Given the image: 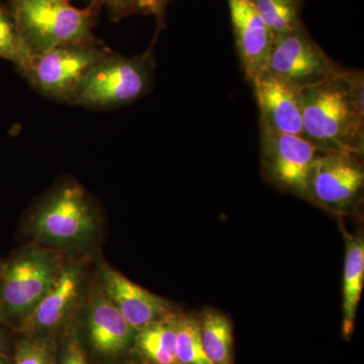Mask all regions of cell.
Masks as SVG:
<instances>
[{
	"mask_svg": "<svg viewBox=\"0 0 364 364\" xmlns=\"http://www.w3.org/2000/svg\"><path fill=\"white\" fill-rule=\"evenodd\" d=\"M364 76L342 69L336 75L299 90L303 136L318 151L363 155Z\"/></svg>",
	"mask_w": 364,
	"mask_h": 364,
	"instance_id": "1",
	"label": "cell"
},
{
	"mask_svg": "<svg viewBox=\"0 0 364 364\" xmlns=\"http://www.w3.org/2000/svg\"><path fill=\"white\" fill-rule=\"evenodd\" d=\"M33 54L74 43L92 42L102 7L95 0L78 9L68 0H6Z\"/></svg>",
	"mask_w": 364,
	"mask_h": 364,
	"instance_id": "2",
	"label": "cell"
},
{
	"mask_svg": "<svg viewBox=\"0 0 364 364\" xmlns=\"http://www.w3.org/2000/svg\"><path fill=\"white\" fill-rule=\"evenodd\" d=\"M154 70L153 45L134 57L112 51L87 72L70 105L105 111L134 104L150 92Z\"/></svg>",
	"mask_w": 364,
	"mask_h": 364,
	"instance_id": "3",
	"label": "cell"
},
{
	"mask_svg": "<svg viewBox=\"0 0 364 364\" xmlns=\"http://www.w3.org/2000/svg\"><path fill=\"white\" fill-rule=\"evenodd\" d=\"M112 51L100 39L59 46L33 55L23 77L46 97L70 105L87 72Z\"/></svg>",
	"mask_w": 364,
	"mask_h": 364,
	"instance_id": "4",
	"label": "cell"
},
{
	"mask_svg": "<svg viewBox=\"0 0 364 364\" xmlns=\"http://www.w3.org/2000/svg\"><path fill=\"white\" fill-rule=\"evenodd\" d=\"M57 255L32 248L14 258L0 277V311L7 318L30 316L58 279Z\"/></svg>",
	"mask_w": 364,
	"mask_h": 364,
	"instance_id": "5",
	"label": "cell"
},
{
	"mask_svg": "<svg viewBox=\"0 0 364 364\" xmlns=\"http://www.w3.org/2000/svg\"><path fill=\"white\" fill-rule=\"evenodd\" d=\"M363 155L318 151L309 179V202L335 215L353 212L363 200Z\"/></svg>",
	"mask_w": 364,
	"mask_h": 364,
	"instance_id": "6",
	"label": "cell"
},
{
	"mask_svg": "<svg viewBox=\"0 0 364 364\" xmlns=\"http://www.w3.org/2000/svg\"><path fill=\"white\" fill-rule=\"evenodd\" d=\"M261 168L279 191L309 202V179L318 150L301 135L260 126Z\"/></svg>",
	"mask_w": 364,
	"mask_h": 364,
	"instance_id": "7",
	"label": "cell"
},
{
	"mask_svg": "<svg viewBox=\"0 0 364 364\" xmlns=\"http://www.w3.org/2000/svg\"><path fill=\"white\" fill-rule=\"evenodd\" d=\"M97 218L85 188L67 181L43 200L35 218L33 229L42 240L58 245L85 240L95 229Z\"/></svg>",
	"mask_w": 364,
	"mask_h": 364,
	"instance_id": "8",
	"label": "cell"
},
{
	"mask_svg": "<svg viewBox=\"0 0 364 364\" xmlns=\"http://www.w3.org/2000/svg\"><path fill=\"white\" fill-rule=\"evenodd\" d=\"M343 69L316 43L305 26L273 43L268 71L304 88L333 77Z\"/></svg>",
	"mask_w": 364,
	"mask_h": 364,
	"instance_id": "9",
	"label": "cell"
},
{
	"mask_svg": "<svg viewBox=\"0 0 364 364\" xmlns=\"http://www.w3.org/2000/svg\"><path fill=\"white\" fill-rule=\"evenodd\" d=\"M235 46L249 83L268 70L273 40L253 0H227Z\"/></svg>",
	"mask_w": 364,
	"mask_h": 364,
	"instance_id": "10",
	"label": "cell"
},
{
	"mask_svg": "<svg viewBox=\"0 0 364 364\" xmlns=\"http://www.w3.org/2000/svg\"><path fill=\"white\" fill-rule=\"evenodd\" d=\"M260 114V126L282 133L303 136L299 88L263 72L250 82Z\"/></svg>",
	"mask_w": 364,
	"mask_h": 364,
	"instance_id": "11",
	"label": "cell"
},
{
	"mask_svg": "<svg viewBox=\"0 0 364 364\" xmlns=\"http://www.w3.org/2000/svg\"><path fill=\"white\" fill-rule=\"evenodd\" d=\"M102 280L107 298L136 331L172 314L171 306L165 299L131 282L117 270L105 268Z\"/></svg>",
	"mask_w": 364,
	"mask_h": 364,
	"instance_id": "12",
	"label": "cell"
},
{
	"mask_svg": "<svg viewBox=\"0 0 364 364\" xmlns=\"http://www.w3.org/2000/svg\"><path fill=\"white\" fill-rule=\"evenodd\" d=\"M87 328L91 346L105 358H119L135 344L136 330L109 298L95 299L88 315Z\"/></svg>",
	"mask_w": 364,
	"mask_h": 364,
	"instance_id": "13",
	"label": "cell"
},
{
	"mask_svg": "<svg viewBox=\"0 0 364 364\" xmlns=\"http://www.w3.org/2000/svg\"><path fill=\"white\" fill-rule=\"evenodd\" d=\"M79 282L77 268H63L54 286L26 318V325L37 331H49L58 327L77 298Z\"/></svg>",
	"mask_w": 364,
	"mask_h": 364,
	"instance_id": "14",
	"label": "cell"
},
{
	"mask_svg": "<svg viewBox=\"0 0 364 364\" xmlns=\"http://www.w3.org/2000/svg\"><path fill=\"white\" fill-rule=\"evenodd\" d=\"M345 263L343 277V337L353 334L356 312L364 284V239L363 234L345 231Z\"/></svg>",
	"mask_w": 364,
	"mask_h": 364,
	"instance_id": "15",
	"label": "cell"
},
{
	"mask_svg": "<svg viewBox=\"0 0 364 364\" xmlns=\"http://www.w3.org/2000/svg\"><path fill=\"white\" fill-rule=\"evenodd\" d=\"M177 316L169 314L136 331V349L150 364H179L176 356Z\"/></svg>",
	"mask_w": 364,
	"mask_h": 364,
	"instance_id": "16",
	"label": "cell"
},
{
	"mask_svg": "<svg viewBox=\"0 0 364 364\" xmlns=\"http://www.w3.org/2000/svg\"><path fill=\"white\" fill-rule=\"evenodd\" d=\"M203 349L212 364H234L233 329L229 318L214 309L198 317Z\"/></svg>",
	"mask_w": 364,
	"mask_h": 364,
	"instance_id": "17",
	"label": "cell"
},
{
	"mask_svg": "<svg viewBox=\"0 0 364 364\" xmlns=\"http://www.w3.org/2000/svg\"><path fill=\"white\" fill-rule=\"evenodd\" d=\"M267 25L273 43L303 28L301 7L303 0H253Z\"/></svg>",
	"mask_w": 364,
	"mask_h": 364,
	"instance_id": "18",
	"label": "cell"
},
{
	"mask_svg": "<svg viewBox=\"0 0 364 364\" xmlns=\"http://www.w3.org/2000/svg\"><path fill=\"white\" fill-rule=\"evenodd\" d=\"M33 57L6 0H0V59L11 62L23 76L32 64Z\"/></svg>",
	"mask_w": 364,
	"mask_h": 364,
	"instance_id": "19",
	"label": "cell"
},
{
	"mask_svg": "<svg viewBox=\"0 0 364 364\" xmlns=\"http://www.w3.org/2000/svg\"><path fill=\"white\" fill-rule=\"evenodd\" d=\"M176 356L179 364H212L203 349L198 317L177 316Z\"/></svg>",
	"mask_w": 364,
	"mask_h": 364,
	"instance_id": "20",
	"label": "cell"
},
{
	"mask_svg": "<svg viewBox=\"0 0 364 364\" xmlns=\"http://www.w3.org/2000/svg\"><path fill=\"white\" fill-rule=\"evenodd\" d=\"M14 364H55L51 344L43 338L23 340L16 349Z\"/></svg>",
	"mask_w": 364,
	"mask_h": 364,
	"instance_id": "21",
	"label": "cell"
},
{
	"mask_svg": "<svg viewBox=\"0 0 364 364\" xmlns=\"http://www.w3.org/2000/svg\"><path fill=\"white\" fill-rule=\"evenodd\" d=\"M109 14L112 21H119L136 13L134 0H95Z\"/></svg>",
	"mask_w": 364,
	"mask_h": 364,
	"instance_id": "22",
	"label": "cell"
},
{
	"mask_svg": "<svg viewBox=\"0 0 364 364\" xmlns=\"http://www.w3.org/2000/svg\"><path fill=\"white\" fill-rule=\"evenodd\" d=\"M136 13L155 16L158 30L165 26V14L170 0H134Z\"/></svg>",
	"mask_w": 364,
	"mask_h": 364,
	"instance_id": "23",
	"label": "cell"
},
{
	"mask_svg": "<svg viewBox=\"0 0 364 364\" xmlns=\"http://www.w3.org/2000/svg\"><path fill=\"white\" fill-rule=\"evenodd\" d=\"M60 364H88L77 337H73L67 344Z\"/></svg>",
	"mask_w": 364,
	"mask_h": 364,
	"instance_id": "24",
	"label": "cell"
},
{
	"mask_svg": "<svg viewBox=\"0 0 364 364\" xmlns=\"http://www.w3.org/2000/svg\"><path fill=\"white\" fill-rule=\"evenodd\" d=\"M0 364H9L4 358H0Z\"/></svg>",
	"mask_w": 364,
	"mask_h": 364,
	"instance_id": "25",
	"label": "cell"
},
{
	"mask_svg": "<svg viewBox=\"0 0 364 364\" xmlns=\"http://www.w3.org/2000/svg\"><path fill=\"white\" fill-rule=\"evenodd\" d=\"M1 343H2V339H1V335H0V348H1Z\"/></svg>",
	"mask_w": 364,
	"mask_h": 364,
	"instance_id": "26",
	"label": "cell"
},
{
	"mask_svg": "<svg viewBox=\"0 0 364 364\" xmlns=\"http://www.w3.org/2000/svg\"><path fill=\"white\" fill-rule=\"evenodd\" d=\"M68 1H74V0H68ZM90 1H91V0H90Z\"/></svg>",
	"mask_w": 364,
	"mask_h": 364,
	"instance_id": "27",
	"label": "cell"
}]
</instances>
